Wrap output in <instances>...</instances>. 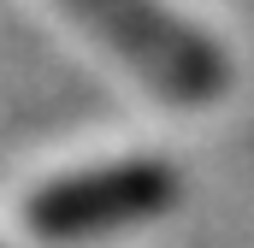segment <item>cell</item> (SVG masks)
Instances as JSON below:
<instances>
[{
    "instance_id": "obj_1",
    "label": "cell",
    "mask_w": 254,
    "mask_h": 248,
    "mask_svg": "<svg viewBox=\"0 0 254 248\" xmlns=\"http://www.w3.org/2000/svg\"><path fill=\"white\" fill-rule=\"evenodd\" d=\"M60 6L83 18L148 89L172 101H213L225 89V54L201 42L160 0H60Z\"/></svg>"
},
{
    "instance_id": "obj_2",
    "label": "cell",
    "mask_w": 254,
    "mask_h": 248,
    "mask_svg": "<svg viewBox=\"0 0 254 248\" xmlns=\"http://www.w3.org/2000/svg\"><path fill=\"white\" fill-rule=\"evenodd\" d=\"M172 201H178V172L172 166L113 160V166L42 184L24 213L42 237H101V231H119V225H136V219L172 207Z\"/></svg>"
}]
</instances>
